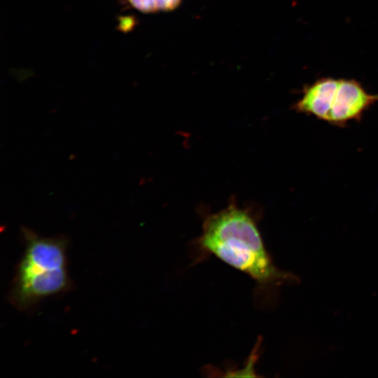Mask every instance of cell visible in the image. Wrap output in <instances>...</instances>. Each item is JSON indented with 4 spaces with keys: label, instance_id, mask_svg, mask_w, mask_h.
Segmentation results:
<instances>
[{
    "label": "cell",
    "instance_id": "obj_1",
    "mask_svg": "<svg viewBox=\"0 0 378 378\" xmlns=\"http://www.w3.org/2000/svg\"><path fill=\"white\" fill-rule=\"evenodd\" d=\"M258 215L232 202L203 217L201 234L190 244L192 265L211 256L242 272L255 283V300L270 305L279 287L293 279L274 265L258 226Z\"/></svg>",
    "mask_w": 378,
    "mask_h": 378
},
{
    "label": "cell",
    "instance_id": "obj_2",
    "mask_svg": "<svg viewBox=\"0 0 378 378\" xmlns=\"http://www.w3.org/2000/svg\"><path fill=\"white\" fill-rule=\"evenodd\" d=\"M25 248L14 276L9 300L27 310L41 300L66 291L71 281L67 270V239L44 237L22 227Z\"/></svg>",
    "mask_w": 378,
    "mask_h": 378
},
{
    "label": "cell",
    "instance_id": "obj_3",
    "mask_svg": "<svg viewBox=\"0 0 378 378\" xmlns=\"http://www.w3.org/2000/svg\"><path fill=\"white\" fill-rule=\"evenodd\" d=\"M377 102L378 94H370L356 80L323 77L304 87L293 108L342 127L351 120H360Z\"/></svg>",
    "mask_w": 378,
    "mask_h": 378
},
{
    "label": "cell",
    "instance_id": "obj_4",
    "mask_svg": "<svg viewBox=\"0 0 378 378\" xmlns=\"http://www.w3.org/2000/svg\"><path fill=\"white\" fill-rule=\"evenodd\" d=\"M130 4L142 13H153L158 11L157 0H128Z\"/></svg>",
    "mask_w": 378,
    "mask_h": 378
},
{
    "label": "cell",
    "instance_id": "obj_5",
    "mask_svg": "<svg viewBox=\"0 0 378 378\" xmlns=\"http://www.w3.org/2000/svg\"><path fill=\"white\" fill-rule=\"evenodd\" d=\"M181 0H157L158 10L169 11L176 8Z\"/></svg>",
    "mask_w": 378,
    "mask_h": 378
}]
</instances>
